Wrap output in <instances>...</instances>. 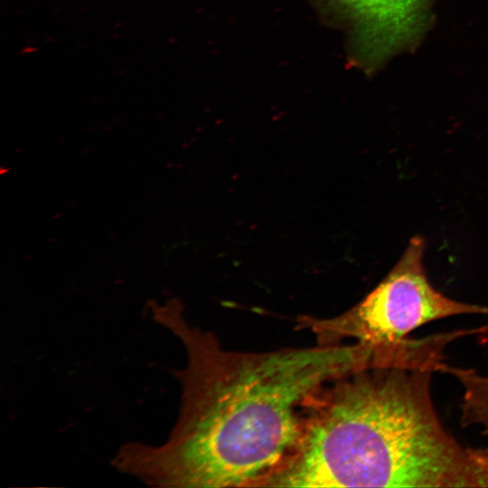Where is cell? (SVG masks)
<instances>
[{"mask_svg":"<svg viewBox=\"0 0 488 488\" xmlns=\"http://www.w3.org/2000/svg\"><path fill=\"white\" fill-rule=\"evenodd\" d=\"M152 319L183 344L179 414L161 445L124 444L120 473L160 488L260 487L298 439L304 409L324 385L369 368L361 344L267 352L224 349L192 324L179 300L150 306Z\"/></svg>","mask_w":488,"mask_h":488,"instance_id":"1","label":"cell"},{"mask_svg":"<svg viewBox=\"0 0 488 488\" xmlns=\"http://www.w3.org/2000/svg\"><path fill=\"white\" fill-rule=\"evenodd\" d=\"M430 369L377 367L328 382L260 487H488V456L443 427Z\"/></svg>","mask_w":488,"mask_h":488,"instance_id":"2","label":"cell"},{"mask_svg":"<svg viewBox=\"0 0 488 488\" xmlns=\"http://www.w3.org/2000/svg\"><path fill=\"white\" fill-rule=\"evenodd\" d=\"M421 236L410 239L402 255L381 281L354 306L330 318L299 316L297 328L310 331L318 344L353 341L376 357L395 356L420 326L462 314H488V306L451 298L429 281Z\"/></svg>","mask_w":488,"mask_h":488,"instance_id":"3","label":"cell"},{"mask_svg":"<svg viewBox=\"0 0 488 488\" xmlns=\"http://www.w3.org/2000/svg\"><path fill=\"white\" fill-rule=\"evenodd\" d=\"M360 16L371 46L391 52L411 41L426 20L429 0H344Z\"/></svg>","mask_w":488,"mask_h":488,"instance_id":"4","label":"cell"},{"mask_svg":"<svg viewBox=\"0 0 488 488\" xmlns=\"http://www.w3.org/2000/svg\"><path fill=\"white\" fill-rule=\"evenodd\" d=\"M446 371L462 386L461 423L464 427L477 426L482 430L487 440L482 449L488 456V374L450 365Z\"/></svg>","mask_w":488,"mask_h":488,"instance_id":"5","label":"cell"}]
</instances>
